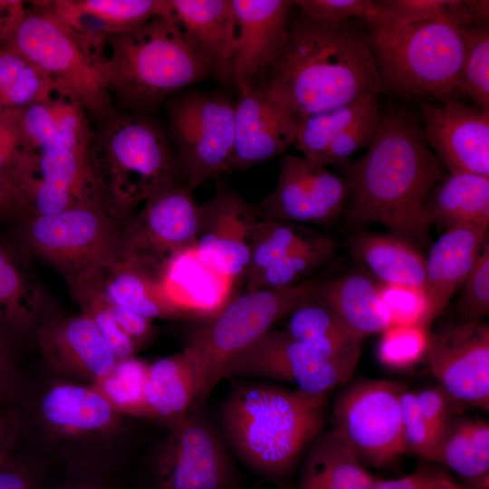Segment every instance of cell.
<instances>
[{
	"label": "cell",
	"mask_w": 489,
	"mask_h": 489,
	"mask_svg": "<svg viewBox=\"0 0 489 489\" xmlns=\"http://www.w3.org/2000/svg\"><path fill=\"white\" fill-rule=\"evenodd\" d=\"M299 118L383 91L368 37L348 21L290 17L275 58L252 82Z\"/></svg>",
	"instance_id": "obj_1"
},
{
	"label": "cell",
	"mask_w": 489,
	"mask_h": 489,
	"mask_svg": "<svg viewBox=\"0 0 489 489\" xmlns=\"http://www.w3.org/2000/svg\"><path fill=\"white\" fill-rule=\"evenodd\" d=\"M444 175L420 125L401 114L383 115L375 139L343 178V214L353 226L380 224L420 250L430 240L425 207Z\"/></svg>",
	"instance_id": "obj_2"
},
{
	"label": "cell",
	"mask_w": 489,
	"mask_h": 489,
	"mask_svg": "<svg viewBox=\"0 0 489 489\" xmlns=\"http://www.w3.org/2000/svg\"><path fill=\"white\" fill-rule=\"evenodd\" d=\"M326 404L327 395L250 383L225 398L219 423L228 445L248 468L281 479L321 433Z\"/></svg>",
	"instance_id": "obj_3"
},
{
	"label": "cell",
	"mask_w": 489,
	"mask_h": 489,
	"mask_svg": "<svg viewBox=\"0 0 489 489\" xmlns=\"http://www.w3.org/2000/svg\"><path fill=\"white\" fill-rule=\"evenodd\" d=\"M211 72L213 64L185 35L169 8L111 35L105 43L102 74L107 89L129 112L155 110Z\"/></svg>",
	"instance_id": "obj_4"
},
{
	"label": "cell",
	"mask_w": 489,
	"mask_h": 489,
	"mask_svg": "<svg viewBox=\"0 0 489 489\" xmlns=\"http://www.w3.org/2000/svg\"><path fill=\"white\" fill-rule=\"evenodd\" d=\"M88 157L105 209L121 228L139 206L184 185L168 138L143 114L114 111L97 123Z\"/></svg>",
	"instance_id": "obj_5"
},
{
	"label": "cell",
	"mask_w": 489,
	"mask_h": 489,
	"mask_svg": "<svg viewBox=\"0 0 489 489\" xmlns=\"http://www.w3.org/2000/svg\"><path fill=\"white\" fill-rule=\"evenodd\" d=\"M368 42L383 91L404 97L455 99L465 56L458 28L440 19L409 24Z\"/></svg>",
	"instance_id": "obj_6"
},
{
	"label": "cell",
	"mask_w": 489,
	"mask_h": 489,
	"mask_svg": "<svg viewBox=\"0 0 489 489\" xmlns=\"http://www.w3.org/2000/svg\"><path fill=\"white\" fill-rule=\"evenodd\" d=\"M31 5L5 44L72 89L99 123L115 111L102 74L105 45L73 31L42 1Z\"/></svg>",
	"instance_id": "obj_7"
},
{
	"label": "cell",
	"mask_w": 489,
	"mask_h": 489,
	"mask_svg": "<svg viewBox=\"0 0 489 489\" xmlns=\"http://www.w3.org/2000/svg\"><path fill=\"white\" fill-rule=\"evenodd\" d=\"M315 281L246 291L193 330L185 349L204 375L203 398L224 379L232 360L311 296Z\"/></svg>",
	"instance_id": "obj_8"
},
{
	"label": "cell",
	"mask_w": 489,
	"mask_h": 489,
	"mask_svg": "<svg viewBox=\"0 0 489 489\" xmlns=\"http://www.w3.org/2000/svg\"><path fill=\"white\" fill-rule=\"evenodd\" d=\"M18 223L20 244L53 264L67 281L122 257V228L102 208L31 215Z\"/></svg>",
	"instance_id": "obj_9"
},
{
	"label": "cell",
	"mask_w": 489,
	"mask_h": 489,
	"mask_svg": "<svg viewBox=\"0 0 489 489\" xmlns=\"http://www.w3.org/2000/svg\"><path fill=\"white\" fill-rule=\"evenodd\" d=\"M168 118L185 185L195 189L226 172L235 139V105L227 96L184 93L169 103Z\"/></svg>",
	"instance_id": "obj_10"
},
{
	"label": "cell",
	"mask_w": 489,
	"mask_h": 489,
	"mask_svg": "<svg viewBox=\"0 0 489 489\" xmlns=\"http://www.w3.org/2000/svg\"><path fill=\"white\" fill-rule=\"evenodd\" d=\"M400 382L360 380L346 387L332 408V430L366 466L379 467L405 454L401 436Z\"/></svg>",
	"instance_id": "obj_11"
},
{
	"label": "cell",
	"mask_w": 489,
	"mask_h": 489,
	"mask_svg": "<svg viewBox=\"0 0 489 489\" xmlns=\"http://www.w3.org/2000/svg\"><path fill=\"white\" fill-rule=\"evenodd\" d=\"M198 224L194 188H169L144 203L122 227V257L164 283L175 259L194 250Z\"/></svg>",
	"instance_id": "obj_12"
},
{
	"label": "cell",
	"mask_w": 489,
	"mask_h": 489,
	"mask_svg": "<svg viewBox=\"0 0 489 489\" xmlns=\"http://www.w3.org/2000/svg\"><path fill=\"white\" fill-rule=\"evenodd\" d=\"M149 489H237L222 439L201 411L191 408L175 421L150 465Z\"/></svg>",
	"instance_id": "obj_13"
},
{
	"label": "cell",
	"mask_w": 489,
	"mask_h": 489,
	"mask_svg": "<svg viewBox=\"0 0 489 489\" xmlns=\"http://www.w3.org/2000/svg\"><path fill=\"white\" fill-rule=\"evenodd\" d=\"M9 179L34 215L77 207L105 209L88 154L65 149L32 151L14 166Z\"/></svg>",
	"instance_id": "obj_14"
},
{
	"label": "cell",
	"mask_w": 489,
	"mask_h": 489,
	"mask_svg": "<svg viewBox=\"0 0 489 489\" xmlns=\"http://www.w3.org/2000/svg\"><path fill=\"white\" fill-rule=\"evenodd\" d=\"M343 178L304 157L282 158L275 189L252 205L258 219L331 226L343 214L347 200Z\"/></svg>",
	"instance_id": "obj_15"
},
{
	"label": "cell",
	"mask_w": 489,
	"mask_h": 489,
	"mask_svg": "<svg viewBox=\"0 0 489 489\" xmlns=\"http://www.w3.org/2000/svg\"><path fill=\"white\" fill-rule=\"evenodd\" d=\"M226 377L284 381L315 395H327L350 378L308 344L273 329L228 364Z\"/></svg>",
	"instance_id": "obj_16"
},
{
	"label": "cell",
	"mask_w": 489,
	"mask_h": 489,
	"mask_svg": "<svg viewBox=\"0 0 489 489\" xmlns=\"http://www.w3.org/2000/svg\"><path fill=\"white\" fill-rule=\"evenodd\" d=\"M426 356L439 386L465 405L489 411L487 322H456L429 332Z\"/></svg>",
	"instance_id": "obj_17"
},
{
	"label": "cell",
	"mask_w": 489,
	"mask_h": 489,
	"mask_svg": "<svg viewBox=\"0 0 489 489\" xmlns=\"http://www.w3.org/2000/svg\"><path fill=\"white\" fill-rule=\"evenodd\" d=\"M257 220L253 206L227 184L217 180L214 196L199 205L194 248L197 258L229 281L244 278L250 264Z\"/></svg>",
	"instance_id": "obj_18"
},
{
	"label": "cell",
	"mask_w": 489,
	"mask_h": 489,
	"mask_svg": "<svg viewBox=\"0 0 489 489\" xmlns=\"http://www.w3.org/2000/svg\"><path fill=\"white\" fill-rule=\"evenodd\" d=\"M418 103L425 140L449 173L489 177V111L456 99L444 106Z\"/></svg>",
	"instance_id": "obj_19"
},
{
	"label": "cell",
	"mask_w": 489,
	"mask_h": 489,
	"mask_svg": "<svg viewBox=\"0 0 489 489\" xmlns=\"http://www.w3.org/2000/svg\"><path fill=\"white\" fill-rule=\"evenodd\" d=\"M235 139L226 172H240L271 160L294 144L299 117L254 83L238 88Z\"/></svg>",
	"instance_id": "obj_20"
},
{
	"label": "cell",
	"mask_w": 489,
	"mask_h": 489,
	"mask_svg": "<svg viewBox=\"0 0 489 489\" xmlns=\"http://www.w3.org/2000/svg\"><path fill=\"white\" fill-rule=\"evenodd\" d=\"M34 336L52 368L91 383L109 375L118 361L94 322L81 312L72 316L49 313Z\"/></svg>",
	"instance_id": "obj_21"
},
{
	"label": "cell",
	"mask_w": 489,
	"mask_h": 489,
	"mask_svg": "<svg viewBox=\"0 0 489 489\" xmlns=\"http://www.w3.org/2000/svg\"><path fill=\"white\" fill-rule=\"evenodd\" d=\"M237 27L231 80L251 83L282 48L294 8L291 0H232Z\"/></svg>",
	"instance_id": "obj_22"
},
{
	"label": "cell",
	"mask_w": 489,
	"mask_h": 489,
	"mask_svg": "<svg viewBox=\"0 0 489 489\" xmlns=\"http://www.w3.org/2000/svg\"><path fill=\"white\" fill-rule=\"evenodd\" d=\"M20 120L28 153L65 149L88 154L94 135L80 97L69 87L53 81L41 101L20 109Z\"/></svg>",
	"instance_id": "obj_23"
},
{
	"label": "cell",
	"mask_w": 489,
	"mask_h": 489,
	"mask_svg": "<svg viewBox=\"0 0 489 489\" xmlns=\"http://www.w3.org/2000/svg\"><path fill=\"white\" fill-rule=\"evenodd\" d=\"M81 282L110 304L146 319H191L168 293L163 283L123 257L104 263L68 281Z\"/></svg>",
	"instance_id": "obj_24"
},
{
	"label": "cell",
	"mask_w": 489,
	"mask_h": 489,
	"mask_svg": "<svg viewBox=\"0 0 489 489\" xmlns=\"http://www.w3.org/2000/svg\"><path fill=\"white\" fill-rule=\"evenodd\" d=\"M48 295L21 245L0 237V327L13 339L34 333L49 313Z\"/></svg>",
	"instance_id": "obj_25"
},
{
	"label": "cell",
	"mask_w": 489,
	"mask_h": 489,
	"mask_svg": "<svg viewBox=\"0 0 489 489\" xmlns=\"http://www.w3.org/2000/svg\"><path fill=\"white\" fill-rule=\"evenodd\" d=\"M484 224H458L441 235L431 245L426 259L424 290L435 320L459 291L475 264L485 240Z\"/></svg>",
	"instance_id": "obj_26"
},
{
	"label": "cell",
	"mask_w": 489,
	"mask_h": 489,
	"mask_svg": "<svg viewBox=\"0 0 489 489\" xmlns=\"http://www.w3.org/2000/svg\"><path fill=\"white\" fill-rule=\"evenodd\" d=\"M379 285L373 276L353 271L327 280H316L310 297L363 340L393 325L381 300Z\"/></svg>",
	"instance_id": "obj_27"
},
{
	"label": "cell",
	"mask_w": 489,
	"mask_h": 489,
	"mask_svg": "<svg viewBox=\"0 0 489 489\" xmlns=\"http://www.w3.org/2000/svg\"><path fill=\"white\" fill-rule=\"evenodd\" d=\"M185 35L207 57L214 72L231 80L237 27L232 0H168Z\"/></svg>",
	"instance_id": "obj_28"
},
{
	"label": "cell",
	"mask_w": 489,
	"mask_h": 489,
	"mask_svg": "<svg viewBox=\"0 0 489 489\" xmlns=\"http://www.w3.org/2000/svg\"><path fill=\"white\" fill-rule=\"evenodd\" d=\"M44 7L87 39L105 45L109 37L166 13L168 0H54Z\"/></svg>",
	"instance_id": "obj_29"
},
{
	"label": "cell",
	"mask_w": 489,
	"mask_h": 489,
	"mask_svg": "<svg viewBox=\"0 0 489 489\" xmlns=\"http://www.w3.org/2000/svg\"><path fill=\"white\" fill-rule=\"evenodd\" d=\"M39 412L46 427L62 436L83 438L105 433L120 414L91 384L60 382L43 395Z\"/></svg>",
	"instance_id": "obj_30"
},
{
	"label": "cell",
	"mask_w": 489,
	"mask_h": 489,
	"mask_svg": "<svg viewBox=\"0 0 489 489\" xmlns=\"http://www.w3.org/2000/svg\"><path fill=\"white\" fill-rule=\"evenodd\" d=\"M204 386L202 370L186 349L149 364L144 388L146 417L176 421L203 398Z\"/></svg>",
	"instance_id": "obj_31"
},
{
	"label": "cell",
	"mask_w": 489,
	"mask_h": 489,
	"mask_svg": "<svg viewBox=\"0 0 489 489\" xmlns=\"http://www.w3.org/2000/svg\"><path fill=\"white\" fill-rule=\"evenodd\" d=\"M285 331L302 341L350 377L362 352V340L328 309L309 297L287 317Z\"/></svg>",
	"instance_id": "obj_32"
},
{
	"label": "cell",
	"mask_w": 489,
	"mask_h": 489,
	"mask_svg": "<svg viewBox=\"0 0 489 489\" xmlns=\"http://www.w3.org/2000/svg\"><path fill=\"white\" fill-rule=\"evenodd\" d=\"M351 255L383 284L424 289L426 258L420 250L391 234L358 232L348 240Z\"/></svg>",
	"instance_id": "obj_33"
},
{
	"label": "cell",
	"mask_w": 489,
	"mask_h": 489,
	"mask_svg": "<svg viewBox=\"0 0 489 489\" xmlns=\"http://www.w3.org/2000/svg\"><path fill=\"white\" fill-rule=\"evenodd\" d=\"M424 219L429 228L445 231L462 223L489 225V177L444 175L429 194Z\"/></svg>",
	"instance_id": "obj_34"
},
{
	"label": "cell",
	"mask_w": 489,
	"mask_h": 489,
	"mask_svg": "<svg viewBox=\"0 0 489 489\" xmlns=\"http://www.w3.org/2000/svg\"><path fill=\"white\" fill-rule=\"evenodd\" d=\"M432 462L455 474L470 489H489V424L459 416L441 431Z\"/></svg>",
	"instance_id": "obj_35"
},
{
	"label": "cell",
	"mask_w": 489,
	"mask_h": 489,
	"mask_svg": "<svg viewBox=\"0 0 489 489\" xmlns=\"http://www.w3.org/2000/svg\"><path fill=\"white\" fill-rule=\"evenodd\" d=\"M377 480L331 429L311 444L298 489H371Z\"/></svg>",
	"instance_id": "obj_36"
},
{
	"label": "cell",
	"mask_w": 489,
	"mask_h": 489,
	"mask_svg": "<svg viewBox=\"0 0 489 489\" xmlns=\"http://www.w3.org/2000/svg\"><path fill=\"white\" fill-rule=\"evenodd\" d=\"M328 236L300 223L258 219L253 231L250 264L243 279L246 283L273 261Z\"/></svg>",
	"instance_id": "obj_37"
},
{
	"label": "cell",
	"mask_w": 489,
	"mask_h": 489,
	"mask_svg": "<svg viewBox=\"0 0 489 489\" xmlns=\"http://www.w3.org/2000/svg\"><path fill=\"white\" fill-rule=\"evenodd\" d=\"M53 80L10 46L0 48V110H20L43 100Z\"/></svg>",
	"instance_id": "obj_38"
},
{
	"label": "cell",
	"mask_w": 489,
	"mask_h": 489,
	"mask_svg": "<svg viewBox=\"0 0 489 489\" xmlns=\"http://www.w3.org/2000/svg\"><path fill=\"white\" fill-rule=\"evenodd\" d=\"M375 101L377 100L368 99L299 118L295 147L307 160L322 166L324 155L331 143Z\"/></svg>",
	"instance_id": "obj_39"
},
{
	"label": "cell",
	"mask_w": 489,
	"mask_h": 489,
	"mask_svg": "<svg viewBox=\"0 0 489 489\" xmlns=\"http://www.w3.org/2000/svg\"><path fill=\"white\" fill-rule=\"evenodd\" d=\"M465 56L455 99L466 97L484 112L489 111V31L487 25L473 24L459 29Z\"/></svg>",
	"instance_id": "obj_40"
},
{
	"label": "cell",
	"mask_w": 489,
	"mask_h": 489,
	"mask_svg": "<svg viewBox=\"0 0 489 489\" xmlns=\"http://www.w3.org/2000/svg\"><path fill=\"white\" fill-rule=\"evenodd\" d=\"M335 253V244L328 236L321 242L301 248L279 258L252 280L246 282L247 291L283 288L297 284L323 265Z\"/></svg>",
	"instance_id": "obj_41"
},
{
	"label": "cell",
	"mask_w": 489,
	"mask_h": 489,
	"mask_svg": "<svg viewBox=\"0 0 489 489\" xmlns=\"http://www.w3.org/2000/svg\"><path fill=\"white\" fill-rule=\"evenodd\" d=\"M148 366L134 356L120 360L109 375L91 385L120 415L146 417L144 388Z\"/></svg>",
	"instance_id": "obj_42"
},
{
	"label": "cell",
	"mask_w": 489,
	"mask_h": 489,
	"mask_svg": "<svg viewBox=\"0 0 489 489\" xmlns=\"http://www.w3.org/2000/svg\"><path fill=\"white\" fill-rule=\"evenodd\" d=\"M456 0H380L371 34H391L418 22L440 18L451 24Z\"/></svg>",
	"instance_id": "obj_43"
},
{
	"label": "cell",
	"mask_w": 489,
	"mask_h": 489,
	"mask_svg": "<svg viewBox=\"0 0 489 489\" xmlns=\"http://www.w3.org/2000/svg\"><path fill=\"white\" fill-rule=\"evenodd\" d=\"M69 286L81 312L94 322L117 360L133 357L137 345L117 323L104 300L80 282H71Z\"/></svg>",
	"instance_id": "obj_44"
},
{
	"label": "cell",
	"mask_w": 489,
	"mask_h": 489,
	"mask_svg": "<svg viewBox=\"0 0 489 489\" xmlns=\"http://www.w3.org/2000/svg\"><path fill=\"white\" fill-rule=\"evenodd\" d=\"M378 359L391 369H406L426 356L427 329L420 326L391 325L381 332Z\"/></svg>",
	"instance_id": "obj_45"
},
{
	"label": "cell",
	"mask_w": 489,
	"mask_h": 489,
	"mask_svg": "<svg viewBox=\"0 0 489 489\" xmlns=\"http://www.w3.org/2000/svg\"><path fill=\"white\" fill-rule=\"evenodd\" d=\"M399 407L405 453L432 462L441 432L422 414L416 391L404 390L399 397Z\"/></svg>",
	"instance_id": "obj_46"
},
{
	"label": "cell",
	"mask_w": 489,
	"mask_h": 489,
	"mask_svg": "<svg viewBox=\"0 0 489 489\" xmlns=\"http://www.w3.org/2000/svg\"><path fill=\"white\" fill-rule=\"evenodd\" d=\"M379 293L393 325L420 326L427 329L434 321L430 302L424 289L380 283Z\"/></svg>",
	"instance_id": "obj_47"
},
{
	"label": "cell",
	"mask_w": 489,
	"mask_h": 489,
	"mask_svg": "<svg viewBox=\"0 0 489 489\" xmlns=\"http://www.w3.org/2000/svg\"><path fill=\"white\" fill-rule=\"evenodd\" d=\"M456 301L458 322L483 321L489 313V241L460 287Z\"/></svg>",
	"instance_id": "obj_48"
},
{
	"label": "cell",
	"mask_w": 489,
	"mask_h": 489,
	"mask_svg": "<svg viewBox=\"0 0 489 489\" xmlns=\"http://www.w3.org/2000/svg\"><path fill=\"white\" fill-rule=\"evenodd\" d=\"M377 101L331 143L323 158L322 166L345 163L355 152L369 148L375 139L382 121Z\"/></svg>",
	"instance_id": "obj_49"
},
{
	"label": "cell",
	"mask_w": 489,
	"mask_h": 489,
	"mask_svg": "<svg viewBox=\"0 0 489 489\" xmlns=\"http://www.w3.org/2000/svg\"><path fill=\"white\" fill-rule=\"evenodd\" d=\"M293 5L302 14L324 21L362 17L369 22L379 14L377 1L371 0H296Z\"/></svg>",
	"instance_id": "obj_50"
},
{
	"label": "cell",
	"mask_w": 489,
	"mask_h": 489,
	"mask_svg": "<svg viewBox=\"0 0 489 489\" xmlns=\"http://www.w3.org/2000/svg\"><path fill=\"white\" fill-rule=\"evenodd\" d=\"M422 414L440 432L454 418L461 416L465 404L441 386L416 391Z\"/></svg>",
	"instance_id": "obj_51"
},
{
	"label": "cell",
	"mask_w": 489,
	"mask_h": 489,
	"mask_svg": "<svg viewBox=\"0 0 489 489\" xmlns=\"http://www.w3.org/2000/svg\"><path fill=\"white\" fill-rule=\"evenodd\" d=\"M27 153L20 110H0V172L9 177L12 169Z\"/></svg>",
	"instance_id": "obj_52"
},
{
	"label": "cell",
	"mask_w": 489,
	"mask_h": 489,
	"mask_svg": "<svg viewBox=\"0 0 489 489\" xmlns=\"http://www.w3.org/2000/svg\"><path fill=\"white\" fill-rule=\"evenodd\" d=\"M43 468L11 454L0 461V489H36Z\"/></svg>",
	"instance_id": "obj_53"
},
{
	"label": "cell",
	"mask_w": 489,
	"mask_h": 489,
	"mask_svg": "<svg viewBox=\"0 0 489 489\" xmlns=\"http://www.w3.org/2000/svg\"><path fill=\"white\" fill-rule=\"evenodd\" d=\"M13 339L0 327V404L14 400L20 389Z\"/></svg>",
	"instance_id": "obj_54"
},
{
	"label": "cell",
	"mask_w": 489,
	"mask_h": 489,
	"mask_svg": "<svg viewBox=\"0 0 489 489\" xmlns=\"http://www.w3.org/2000/svg\"><path fill=\"white\" fill-rule=\"evenodd\" d=\"M34 215L9 177L0 172V222H20Z\"/></svg>",
	"instance_id": "obj_55"
},
{
	"label": "cell",
	"mask_w": 489,
	"mask_h": 489,
	"mask_svg": "<svg viewBox=\"0 0 489 489\" xmlns=\"http://www.w3.org/2000/svg\"><path fill=\"white\" fill-rule=\"evenodd\" d=\"M26 11L20 0H0V44H5L16 30Z\"/></svg>",
	"instance_id": "obj_56"
},
{
	"label": "cell",
	"mask_w": 489,
	"mask_h": 489,
	"mask_svg": "<svg viewBox=\"0 0 489 489\" xmlns=\"http://www.w3.org/2000/svg\"><path fill=\"white\" fill-rule=\"evenodd\" d=\"M21 431V419L12 409L0 408V461L11 454Z\"/></svg>",
	"instance_id": "obj_57"
},
{
	"label": "cell",
	"mask_w": 489,
	"mask_h": 489,
	"mask_svg": "<svg viewBox=\"0 0 489 489\" xmlns=\"http://www.w3.org/2000/svg\"><path fill=\"white\" fill-rule=\"evenodd\" d=\"M434 476L435 473L417 470L397 479H378L371 489H430Z\"/></svg>",
	"instance_id": "obj_58"
},
{
	"label": "cell",
	"mask_w": 489,
	"mask_h": 489,
	"mask_svg": "<svg viewBox=\"0 0 489 489\" xmlns=\"http://www.w3.org/2000/svg\"><path fill=\"white\" fill-rule=\"evenodd\" d=\"M430 489H470L465 485H460L452 479L442 474H435Z\"/></svg>",
	"instance_id": "obj_59"
},
{
	"label": "cell",
	"mask_w": 489,
	"mask_h": 489,
	"mask_svg": "<svg viewBox=\"0 0 489 489\" xmlns=\"http://www.w3.org/2000/svg\"><path fill=\"white\" fill-rule=\"evenodd\" d=\"M76 489H90V488L83 486L82 488H76Z\"/></svg>",
	"instance_id": "obj_60"
}]
</instances>
